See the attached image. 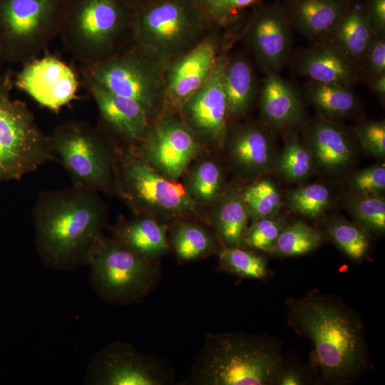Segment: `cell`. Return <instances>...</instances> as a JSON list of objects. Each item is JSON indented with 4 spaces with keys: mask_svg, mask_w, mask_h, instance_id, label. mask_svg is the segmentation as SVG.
<instances>
[{
    "mask_svg": "<svg viewBox=\"0 0 385 385\" xmlns=\"http://www.w3.org/2000/svg\"><path fill=\"white\" fill-rule=\"evenodd\" d=\"M291 328L312 344L314 364L325 382L349 384L370 366L363 324L343 300L314 289L286 300Z\"/></svg>",
    "mask_w": 385,
    "mask_h": 385,
    "instance_id": "6da1fadb",
    "label": "cell"
},
{
    "mask_svg": "<svg viewBox=\"0 0 385 385\" xmlns=\"http://www.w3.org/2000/svg\"><path fill=\"white\" fill-rule=\"evenodd\" d=\"M107 210L98 192L73 185L41 192L33 211L36 251L41 262L58 271L87 266L101 236Z\"/></svg>",
    "mask_w": 385,
    "mask_h": 385,
    "instance_id": "7a4b0ae2",
    "label": "cell"
},
{
    "mask_svg": "<svg viewBox=\"0 0 385 385\" xmlns=\"http://www.w3.org/2000/svg\"><path fill=\"white\" fill-rule=\"evenodd\" d=\"M284 369L279 344L266 335L209 333L182 384H277Z\"/></svg>",
    "mask_w": 385,
    "mask_h": 385,
    "instance_id": "3957f363",
    "label": "cell"
},
{
    "mask_svg": "<svg viewBox=\"0 0 385 385\" xmlns=\"http://www.w3.org/2000/svg\"><path fill=\"white\" fill-rule=\"evenodd\" d=\"M199 0H153L133 8L131 46L167 66L212 29Z\"/></svg>",
    "mask_w": 385,
    "mask_h": 385,
    "instance_id": "277c9868",
    "label": "cell"
},
{
    "mask_svg": "<svg viewBox=\"0 0 385 385\" xmlns=\"http://www.w3.org/2000/svg\"><path fill=\"white\" fill-rule=\"evenodd\" d=\"M133 9L127 0H68L61 36L80 68L131 46Z\"/></svg>",
    "mask_w": 385,
    "mask_h": 385,
    "instance_id": "5b68a950",
    "label": "cell"
},
{
    "mask_svg": "<svg viewBox=\"0 0 385 385\" xmlns=\"http://www.w3.org/2000/svg\"><path fill=\"white\" fill-rule=\"evenodd\" d=\"M115 192L137 215L153 216L161 221L187 218L207 224L206 216L183 183L160 175L131 145L116 149Z\"/></svg>",
    "mask_w": 385,
    "mask_h": 385,
    "instance_id": "8992f818",
    "label": "cell"
},
{
    "mask_svg": "<svg viewBox=\"0 0 385 385\" xmlns=\"http://www.w3.org/2000/svg\"><path fill=\"white\" fill-rule=\"evenodd\" d=\"M90 281L105 302L128 305L141 302L158 285L162 272L158 263L130 251L114 237L98 238L89 256Z\"/></svg>",
    "mask_w": 385,
    "mask_h": 385,
    "instance_id": "52a82bcc",
    "label": "cell"
},
{
    "mask_svg": "<svg viewBox=\"0 0 385 385\" xmlns=\"http://www.w3.org/2000/svg\"><path fill=\"white\" fill-rule=\"evenodd\" d=\"M12 73L0 78V183L19 180L56 158L49 135L35 121L26 103L14 99Z\"/></svg>",
    "mask_w": 385,
    "mask_h": 385,
    "instance_id": "ba28073f",
    "label": "cell"
},
{
    "mask_svg": "<svg viewBox=\"0 0 385 385\" xmlns=\"http://www.w3.org/2000/svg\"><path fill=\"white\" fill-rule=\"evenodd\" d=\"M53 151L73 185L115 192L114 148L105 132L78 120L58 125L49 135Z\"/></svg>",
    "mask_w": 385,
    "mask_h": 385,
    "instance_id": "9c48e42d",
    "label": "cell"
},
{
    "mask_svg": "<svg viewBox=\"0 0 385 385\" xmlns=\"http://www.w3.org/2000/svg\"><path fill=\"white\" fill-rule=\"evenodd\" d=\"M68 0H0V49L6 63L38 57L61 34Z\"/></svg>",
    "mask_w": 385,
    "mask_h": 385,
    "instance_id": "30bf717a",
    "label": "cell"
},
{
    "mask_svg": "<svg viewBox=\"0 0 385 385\" xmlns=\"http://www.w3.org/2000/svg\"><path fill=\"white\" fill-rule=\"evenodd\" d=\"M166 66L130 46L88 67L80 68L111 91L139 103L151 123L163 111Z\"/></svg>",
    "mask_w": 385,
    "mask_h": 385,
    "instance_id": "8fae6325",
    "label": "cell"
},
{
    "mask_svg": "<svg viewBox=\"0 0 385 385\" xmlns=\"http://www.w3.org/2000/svg\"><path fill=\"white\" fill-rule=\"evenodd\" d=\"M83 381L87 385H171L176 376L165 360L115 341L94 354Z\"/></svg>",
    "mask_w": 385,
    "mask_h": 385,
    "instance_id": "7c38bea8",
    "label": "cell"
},
{
    "mask_svg": "<svg viewBox=\"0 0 385 385\" xmlns=\"http://www.w3.org/2000/svg\"><path fill=\"white\" fill-rule=\"evenodd\" d=\"M133 146L148 164L172 181L183 176L205 148L178 113H162Z\"/></svg>",
    "mask_w": 385,
    "mask_h": 385,
    "instance_id": "4fadbf2b",
    "label": "cell"
},
{
    "mask_svg": "<svg viewBox=\"0 0 385 385\" xmlns=\"http://www.w3.org/2000/svg\"><path fill=\"white\" fill-rule=\"evenodd\" d=\"M226 46L205 83L183 105L178 114L205 147L222 149L227 126L224 72Z\"/></svg>",
    "mask_w": 385,
    "mask_h": 385,
    "instance_id": "5bb4252c",
    "label": "cell"
},
{
    "mask_svg": "<svg viewBox=\"0 0 385 385\" xmlns=\"http://www.w3.org/2000/svg\"><path fill=\"white\" fill-rule=\"evenodd\" d=\"M222 38L212 29L197 44L165 68L163 113H178L185 102L207 80L222 49Z\"/></svg>",
    "mask_w": 385,
    "mask_h": 385,
    "instance_id": "9a60e30c",
    "label": "cell"
},
{
    "mask_svg": "<svg viewBox=\"0 0 385 385\" xmlns=\"http://www.w3.org/2000/svg\"><path fill=\"white\" fill-rule=\"evenodd\" d=\"M274 135L260 120L229 123L222 149L239 180L250 183L274 171Z\"/></svg>",
    "mask_w": 385,
    "mask_h": 385,
    "instance_id": "2e32d148",
    "label": "cell"
},
{
    "mask_svg": "<svg viewBox=\"0 0 385 385\" xmlns=\"http://www.w3.org/2000/svg\"><path fill=\"white\" fill-rule=\"evenodd\" d=\"M292 29L279 5L262 6L250 17L242 38L265 74H279L289 62L293 43Z\"/></svg>",
    "mask_w": 385,
    "mask_h": 385,
    "instance_id": "e0dca14e",
    "label": "cell"
},
{
    "mask_svg": "<svg viewBox=\"0 0 385 385\" xmlns=\"http://www.w3.org/2000/svg\"><path fill=\"white\" fill-rule=\"evenodd\" d=\"M22 65L14 86L41 106L57 113L76 98L80 79L65 61L46 55Z\"/></svg>",
    "mask_w": 385,
    "mask_h": 385,
    "instance_id": "ac0fdd59",
    "label": "cell"
},
{
    "mask_svg": "<svg viewBox=\"0 0 385 385\" xmlns=\"http://www.w3.org/2000/svg\"><path fill=\"white\" fill-rule=\"evenodd\" d=\"M300 132L312 155L314 170L339 177L354 164L357 142L353 130L342 122L317 116L307 119Z\"/></svg>",
    "mask_w": 385,
    "mask_h": 385,
    "instance_id": "d6986e66",
    "label": "cell"
},
{
    "mask_svg": "<svg viewBox=\"0 0 385 385\" xmlns=\"http://www.w3.org/2000/svg\"><path fill=\"white\" fill-rule=\"evenodd\" d=\"M289 61L294 73L308 81L350 87L362 81L359 66L327 38L292 52Z\"/></svg>",
    "mask_w": 385,
    "mask_h": 385,
    "instance_id": "ffe728a7",
    "label": "cell"
},
{
    "mask_svg": "<svg viewBox=\"0 0 385 385\" xmlns=\"http://www.w3.org/2000/svg\"><path fill=\"white\" fill-rule=\"evenodd\" d=\"M80 72L83 85L94 100L105 125L129 145H136L151 123L143 108L135 101L111 91L87 73Z\"/></svg>",
    "mask_w": 385,
    "mask_h": 385,
    "instance_id": "44dd1931",
    "label": "cell"
},
{
    "mask_svg": "<svg viewBox=\"0 0 385 385\" xmlns=\"http://www.w3.org/2000/svg\"><path fill=\"white\" fill-rule=\"evenodd\" d=\"M259 108L260 120L274 135L298 133L308 119L299 91L277 73L266 74Z\"/></svg>",
    "mask_w": 385,
    "mask_h": 385,
    "instance_id": "7402d4cb",
    "label": "cell"
},
{
    "mask_svg": "<svg viewBox=\"0 0 385 385\" xmlns=\"http://www.w3.org/2000/svg\"><path fill=\"white\" fill-rule=\"evenodd\" d=\"M111 234L132 252L158 264L170 248L167 225L150 215L122 220L111 228Z\"/></svg>",
    "mask_w": 385,
    "mask_h": 385,
    "instance_id": "603a6c76",
    "label": "cell"
},
{
    "mask_svg": "<svg viewBox=\"0 0 385 385\" xmlns=\"http://www.w3.org/2000/svg\"><path fill=\"white\" fill-rule=\"evenodd\" d=\"M349 0H285L282 6L292 29L312 43L330 34Z\"/></svg>",
    "mask_w": 385,
    "mask_h": 385,
    "instance_id": "cb8c5ba5",
    "label": "cell"
},
{
    "mask_svg": "<svg viewBox=\"0 0 385 385\" xmlns=\"http://www.w3.org/2000/svg\"><path fill=\"white\" fill-rule=\"evenodd\" d=\"M242 188L236 183L227 185L207 216V224L223 246L244 247L250 220Z\"/></svg>",
    "mask_w": 385,
    "mask_h": 385,
    "instance_id": "d4e9b609",
    "label": "cell"
},
{
    "mask_svg": "<svg viewBox=\"0 0 385 385\" xmlns=\"http://www.w3.org/2000/svg\"><path fill=\"white\" fill-rule=\"evenodd\" d=\"M375 36L364 2L349 0L344 13L327 39L360 68Z\"/></svg>",
    "mask_w": 385,
    "mask_h": 385,
    "instance_id": "484cf974",
    "label": "cell"
},
{
    "mask_svg": "<svg viewBox=\"0 0 385 385\" xmlns=\"http://www.w3.org/2000/svg\"><path fill=\"white\" fill-rule=\"evenodd\" d=\"M257 78L248 55L239 51L228 55L224 72V88L229 123L240 121L256 96Z\"/></svg>",
    "mask_w": 385,
    "mask_h": 385,
    "instance_id": "4316f807",
    "label": "cell"
},
{
    "mask_svg": "<svg viewBox=\"0 0 385 385\" xmlns=\"http://www.w3.org/2000/svg\"><path fill=\"white\" fill-rule=\"evenodd\" d=\"M353 88L308 81L304 86V96L318 116L342 122L359 116L361 111V101Z\"/></svg>",
    "mask_w": 385,
    "mask_h": 385,
    "instance_id": "83f0119b",
    "label": "cell"
},
{
    "mask_svg": "<svg viewBox=\"0 0 385 385\" xmlns=\"http://www.w3.org/2000/svg\"><path fill=\"white\" fill-rule=\"evenodd\" d=\"M176 221L168 240L180 263H188L217 254L222 245L212 230L195 220L182 218Z\"/></svg>",
    "mask_w": 385,
    "mask_h": 385,
    "instance_id": "f1b7e54d",
    "label": "cell"
},
{
    "mask_svg": "<svg viewBox=\"0 0 385 385\" xmlns=\"http://www.w3.org/2000/svg\"><path fill=\"white\" fill-rule=\"evenodd\" d=\"M200 156L189 165L183 175V185L190 196L200 207H212L227 187L225 173L217 160Z\"/></svg>",
    "mask_w": 385,
    "mask_h": 385,
    "instance_id": "f546056e",
    "label": "cell"
},
{
    "mask_svg": "<svg viewBox=\"0 0 385 385\" xmlns=\"http://www.w3.org/2000/svg\"><path fill=\"white\" fill-rule=\"evenodd\" d=\"M280 177L290 183H300L314 171L309 150L298 135H284V146L277 155L274 169Z\"/></svg>",
    "mask_w": 385,
    "mask_h": 385,
    "instance_id": "4dcf8cb0",
    "label": "cell"
},
{
    "mask_svg": "<svg viewBox=\"0 0 385 385\" xmlns=\"http://www.w3.org/2000/svg\"><path fill=\"white\" fill-rule=\"evenodd\" d=\"M344 207L368 234L382 235L385 232V199L376 192H348Z\"/></svg>",
    "mask_w": 385,
    "mask_h": 385,
    "instance_id": "1f68e13d",
    "label": "cell"
},
{
    "mask_svg": "<svg viewBox=\"0 0 385 385\" xmlns=\"http://www.w3.org/2000/svg\"><path fill=\"white\" fill-rule=\"evenodd\" d=\"M217 255V272L252 279H262L267 274L266 258L245 247L222 245Z\"/></svg>",
    "mask_w": 385,
    "mask_h": 385,
    "instance_id": "d6a6232c",
    "label": "cell"
},
{
    "mask_svg": "<svg viewBox=\"0 0 385 385\" xmlns=\"http://www.w3.org/2000/svg\"><path fill=\"white\" fill-rule=\"evenodd\" d=\"M251 223L279 214L283 204L282 195L275 183L265 176L242 188Z\"/></svg>",
    "mask_w": 385,
    "mask_h": 385,
    "instance_id": "836d02e7",
    "label": "cell"
},
{
    "mask_svg": "<svg viewBox=\"0 0 385 385\" xmlns=\"http://www.w3.org/2000/svg\"><path fill=\"white\" fill-rule=\"evenodd\" d=\"M326 238L320 230L297 221L286 226L278 237L272 253L284 257L303 255L319 247Z\"/></svg>",
    "mask_w": 385,
    "mask_h": 385,
    "instance_id": "e575fe53",
    "label": "cell"
},
{
    "mask_svg": "<svg viewBox=\"0 0 385 385\" xmlns=\"http://www.w3.org/2000/svg\"><path fill=\"white\" fill-rule=\"evenodd\" d=\"M333 200L332 190L321 183H312L289 190L287 205L290 212L304 217L321 218L330 207Z\"/></svg>",
    "mask_w": 385,
    "mask_h": 385,
    "instance_id": "d590c367",
    "label": "cell"
},
{
    "mask_svg": "<svg viewBox=\"0 0 385 385\" xmlns=\"http://www.w3.org/2000/svg\"><path fill=\"white\" fill-rule=\"evenodd\" d=\"M327 232L336 246L351 260L359 261L367 255L369 237L358 224L335 217L329 222Z\"/></svg>",
    "mask_w": 385,
    "mask_h": 385,
    "instance_id": "8d00e7d4",
    "label": "cell"
},
{
    "mask_svg": "<svg viewBox=\"0 0 385 385\" xmlns=\"http://www.w3.org/2000/svg\"><path fill=\"white\" fill-rule=\"evenodd\" d=\"M288 225L281 215L262 218L249 226L244 240V247L272 253L282 232Z\"/></svg>",
    "mask_w": 385,
    "mask_h": 385,
    "instance_id": "74e56055",
    "label": "cell"
},
{
    "mask_svg": "<svg viewBox=\"0 0 385 385\" xmlns=\"http://www.w3.org/2000/svg\"><path fill=\"white\" fill-rule=\"evenodd\" d=\"M352 130L357 143L365 154L381 159L384 158V120L361 119Z\"/></svg>",
    "mask_w": 385,
    "mask_h": 385,
    "instance_id": "f35d334b",
    "label": "cell"
},
{
    "mask_svg": "<svg viewBox=\"0 0 385 385\" xmlns=\"http://www.w3.org/2000/svg\"><path fill=\"white\" fill-rule=\"evenodd\" d=\"M349 192L384 194L385 190L384 163L371 166L352 173L346 180Z\"/></svg>",
    "mask_w": 385,
    "mask_h": 385,
    "instance_id": "ab89813d",
    "label": "cell"
},
{
    "mask_svg": "<svg viewBox=\"0 0 385 385\" xmlns=\"http://www.w3.org/2000/svg\"><path fill=\"white\" fill-rule=\"evenodd\" d=\"M361 81L385 73V35H376L360 65Z\"/></svg>",
    "mask_w": 385,
    "mask_h": 385,
    "instance_id": "60d3db41",
    "label": "cell"
},
{
    "mask_svg": "<svg viewBox=\"0 0 385 385\" xmlns=\"http://www.w3.org/2000/svg\"><path fill=\"white\" fill-rule=\"evenodd\" d=\"M259 0H211L206 12L213 24L227 23L234 14L257 4Z\"/></svg>",
    "mask_w": 385,
    "mask_h": 385,
    "instance_id": "b9f144b4",
    "label": "cell"
},
{
    "mask_svg": "<svg viewBox=\"0 0 385 385\" xmlns=\"http://www.w3.org/2000/svg\"><path fill=\"white\" fill-rule=\"evenodd\" d=\"M365 11L376 35H385V0H365Z\"/></svg>",
    "mask_w": 385,
    "mask_h": 385,
    "instance_id": "7bdbcfd3",
    "label": "cell"
},
{
    "mask_svg": "<svg viewBox=\"0 0 385 385\" xmlns=\"http://www.w3.org/2000/svg\"><path fill=\"white\" fill-rule=\"evenodd\" d=\"M371 91L381 101H385V73L372 77L365 81Z\"/></svg>",
    "mask_w": 385,
    "mask_h": 385,
    "instance_id": "ee69618b",
    "label": "cell"
},
{
    "mask_svg": "<svg viewBox=\"0 0 385 385\" xmlns=\"http://www.w3.org/2000/svg\"><path fill=\"white\" fill-rule=\"evenodd\" d=\"M303 383L304 381L301 374L291 369H284L277 381V384L280 385H300Z\"/></svg>",
    "mask_w": 385,
    "mask_h": 385,
    "instance_id": "f6af8a7d",
    "label": "cell"
},
{
    "mask_svg": "<svg viewBox=\"0 0 385 385\" xmlns=\"http://www.w3.org/2000/svg\"><path fill=\"white\" fill-rule=\"evenodd\" d=\"M150 1H153V0H127L128 4L132 6L133 9L140 4H142Z\"/></svg>",
    "mask_w": 385,
    "mask_h": 385,
    "instance_id": "bcb514c9",
    "label": "cell"
},
{
    "mask_svg": "<svg viewBox=\"0 0 385 385\" xmlns=\"http://www.w3.org/2000/svg\"><path fill=\"white\" fill-rule=\"evenodd\" d=\"M5 63H6V61H5V59L4 58V56L2 54V52H1V51L0 49V78L1 77L3 73H4V72H3L4 71L3 68H4V65Z\"/></svg>",
    "mask_w": 385,
    "mask_h": 385,
    "instance_id": "7dc6e473",
    "label": "cell"
},
{
    "mask_svg": "<svg viewBox=\"0 0 385 385\" xmlns=\"http://www.w3.org/2000/svg\"><path fill=\"white\" fill-rule=\"evenodd\" d=\"M200 1V3L202 4V6H204V8L206 9L207 6H208V4H210V2L211 1V0H199Z\"/></svg>",
    "mask_w": 385,
    "mask_h": 385,
    "instance_id": "c3c4849f",
    "label": "cell"
}]
</instances>
